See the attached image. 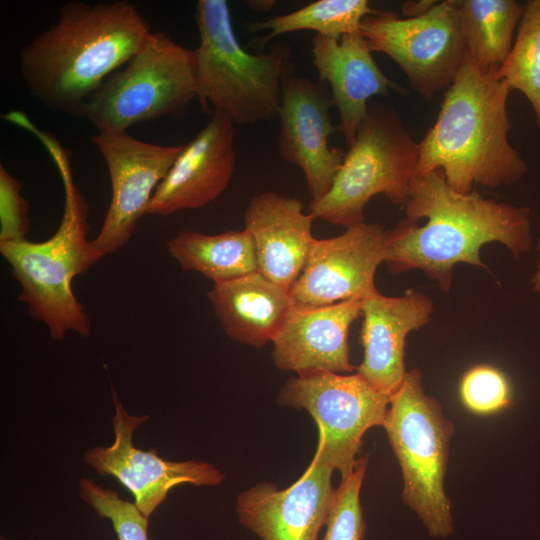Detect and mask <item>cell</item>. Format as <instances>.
<instances>
[{
	"label": "cell",
	"instance_id": "cell-17",
	"mask_svg": "<svg viewBox=\"0 0 540 540\" xmlns=\"http://www.w3.org/2000/svg\"><path fill=\"white\" fill-rule=\"evenodd\" d=\"M361 304L363 360L356 373L391 396L407 374L406 338L430 321L434 304L428 296L414 289L398 297L386 296L376 289L361 300Z\"/></svg>",
	"mask_w": 540,
	"mask_h": 540
},
{
	"label": "cell",
	"instance_id": "cell-23",
	"mask_svg": "<svg viewBox=\"0 0 540 540\" xmlns=\"http://www.w3.org/2000/svg\"><path fill=\"white\" fill-rule=\"evenodd\" d=\"M523 10L516 0H461L466 51L479 67L497 71L506 61Z\"/></svg>",
	"mask_w": 540,
	"mask_h": 540
},
{
	"label": "cell",
	"instance_id": "cell-2",
	"mask_svg": "<svg viewBox=\"0 0 540 540\" xmlns=\"http://www.w3.org/2000/svg\"><path fill=\"white\" fill-rule=\"evenodd\" d=\"M150 34L149 22L130 1H69L21 48V77L45 108L81 117L87 100Z\"/></svg>",
	"mask_w": 540,
	"mask_h": 540
},
{
	"label": "cell",
	"instance_id": "cell-1",
	"mask_svg": "<svg viewBox=\"0 0 540 540\" xmlns=\"http://www.w3.org/2000/svg\"><path fill=\"white\" fill-rule=\"evenodd\" d=\"M404 211L387 231L384 263L394 274L420 270L446 293L455 265L487 268L480 257L487 243H501L516 259L531 249L529 208L456 192L440 169L414 177Z\"/></svg>",
	"mask_w": 540,
	"mask_h": 540
},
{
	"label": "cell",
	"instance_id": "cell-3",
	"mask_svg": "<svg viewBox=\"0 0 540 540\" xmlns=\"http://www.w3.org/2000/svg\"><path fill=\"white\" fill-rule=\"evenodd\" d=\"M496 72L479 67L466 51L436 121L418 142L415 176L440 169L453 190L469 194L475 184L494 189L527 173L525 160L508 139L512 90Z\"/></svg>",
	"mask_w": 540,
	"mask_h": 540
},
{
	"label": "cell",
	"instance_id": "cell-8",
	"mask_svg": "<svg viewBox=\"0 0 540 540\" xmlns=\"http://www.w3.org/2000/svg\"><path fill=\"white\" fill-rule=\"evenodd\" d=\"M194 100V50L164 32H151L143 46L87 100L81 117L98 132L126 131L138 123L179 115Z\"/></svg>",
	"mask_w": 540,
	"mask_h": 540
},
{
	"label": "cell",
	"instance_id": "cell-11",
	"mask_svg": "<svg viewBox=\"0 0 540 540\" xmlns=\"http://www.w3.org/2000/svg\"><path fill=\"white\" fill-rule=\"evenodd\" d=\"M103 157L111 181L112 196L93 246L102 255L116 252L132 237L140 217L164 179L183 145L147 143L126 131L98 132L91 137Z\"/></svg>",
	"mask_w": 540,
	"mask_h": 540
},
{
	"label": "cell",
	"instance_id": "cell-10",
	"mask_svg": "<svg viewBox=\"0 0 540 540\" xmlns=\"http://www.w3.org/2000/svg\"><path fill=\"white\" fill-rule=\"evenodd\" d=\"M460 4L437 1L426 14L411 18L374 10L362 20L360 31L372 52L394 60L411 87L429 100L453 83L464 60Z\"/></svg>",
	"mask_w": 540,
	"mask_h": 540
},
{
	"label": "cell",
	"instance_id": "cell-28",
	"mask_svg": "<svg viewBox=\"0 0 540 540\" xmlns=\"http://www.w3.org/2000/svg\"><path fill=\"white\" fill-rule=\"evenodd\" d=\"M460 396L465 407L476 414H492L511 403L509 383L498 369L475 366L465 373L460 383Z\"/></svg>",
	"mask_w": 540,
	"mask_h": 540
},
{
	"label": "cell",
	"instance_id": "cell-9",
	"mask_svg": "<svg viewBox=\"0 0 540 540\" xmlns=\"http://www.w3.org/2000/svg\"><path fill=\"white\" fill-rule=\"evenodd\" d=\"M277 401L313 417L319 430L314 458L345 478L356 466L365 432L382 426L390 396L358 373L315 371L290 378Z\"/></svg>",
	"mask_w": 540,
	"mask_h": 540
},
{
	"label": "cell",
	"instance_id": "cell-5",
	"mask_svg": "<svg viewBox=\"0 0 540 540\" xmlns=\"http://www.w3.org/2000/svg\"><path fill=\"white\" fill-rule=\"evenodd\" d=\"M199 45L194 49L197 100L204 110L251 125L278 115L291 52L279 43L270 51L249 53L237 39L225 0L195 5Z\"/></svg>",
	"mask_w": 540,
	"mask_h": 540
},
{
	"label": "cell",
	"instance_id": "cell-18",
	"mask_svg": "<svg viewBox=\"0 0 540 540\" xmlns=\"http://www.w3.org/2000/svg\"><path fill=\"white\" fill-rule=\"evenodd\" d=\"M362 315L361 300L324 306L295 304L273 339L272 360L276 368L298 375L325 371L351 373L348 336Z\"/></svg>",
	"mask_w": 540,
	"mask_h": 540
},
{
	"label": "cell",
	"instance_id": "cell-14",
	"mask_svg": "<svg viewBox=\"0 0 540 540\" xmlns=\"http://www.w3.org/2000/svg\"><path fill=\"white\" fill-rule=\"evenodd\" d=\"M332 106L320 83L292 74L284 79L278 149L285 161L302 170L312 200L330 190L345 157L342 149L329 145L336 131L329 114Z\"/></svg>",
	"mask_w": 540,
	"mask_h": 540
},
{
	"label": "cell",
	"instance_id": "cell-16",
	"mask_svg": "<svg viewBox=\"0 0 540 540\" xmlns=\"http://www.w3.org/2000/svg\"><path fill=\"white\" fill-rule=\"evenodd\" d=\"M235 124L214 112L206 126L183 145L157 186L145 215L168 216L206 206L229 185L236 164Z\"/></svg>",
	"mask_w": 540,
	"mask_h": 540
},
{
	"label": "cell",
	"instance_id": "cell-20",
	"mask_svg": "<svg viewBox=\"0 0 540 540\" xmlns=\"http://www.w3.org/2000/svg\"><path fill=\"white\" fill-rule=\"evenodd\" d=\"M314 219L297 198L274 192L254 196L245 211L244 228L254 243L258 272L290 291L315 238Z\"/></svg>",
	"mask_w": 540,
	"mask_h": 540
},
{
	"label": "cell",
	"instance_id": "cell-24",
	"mask_svg": "<svg viewBox=\"0 0 540 540\" xmlns=\"http://www.w3.org/2000/svg\"><path fill=\"white\" fill-rule=\"evenodd\" d=\"M373 11L366 0H317L290 13L252 23L250 31L268 30L260 42L263 44L282 34L302 30L340 38L359 32L362 20Z\"/></svg>",
	"mask_w": 540,
	"mask_h": 540
},
{
	"label": "cell",
	"instance_id": "cell-6",
	"mask_svg": "<svg viewBox=\"0 0 540 540\" xmlns=\"http://www.w3.org/2000/svg\"><path fill=\"white\" fill-rule=\"evenodd\" d=\"M419 145L389 105L369 102L357 135L330 190L310 203V214L349 228L364 221V209L383 194L405 206L416 175Z\"/></svg>",
	"mask_w": 540,
	"mask_h": 540
},
{
	"label": "cell",
	"instance_id": "cell-30",
	"mask_svg": "<svg viewBox=\"0 0 540 540\" xmlns=\"http://www.w3.org/2000/svg\"><path fill=\"white\" fill-rule=\"evenodd\" d=\"M437 1L433 0H419V1H407L402 6L403 14L408 17H418L426 14Z\"/></svg>",
	"mask_w": 540,
	"mask_h": 540
},
{
	"label": "cell",
	"instance_id": "cell-33",
	"mask_svg": "<svg viewBox=\"0 0 540 540\" xmlns=\"http://www.w3.org/2000/svg\"><path fill=\"white\" fill-rule=\"evenodd\" d=\"M0 540H4V539H3L2 537H1V539H0Z\"/></svg>",
	"mask_w": 540,
	"mask_h": 540
},
{
	"label": "cell",
	"instance_id": "cell-26",
	"mask_svg": "<svg viewBox=\"0 0 540 540\" xmlns=\"http://www.w3.org/2000/svg\"><path fill=\"white\" fill-rule=\"evenodd\" d=\"M367 457L358 458L354 470L341 478L326 522L322 540H362L366 524L360 503V491L366 473Z\"/></svg>",
	"mask_w": 540,
	"mask_h": 540
},
{
	"label": "cell",
	"instance_id": "cell-29",
	"mask_svg": "<svg viewBox=\"0 0 540 540\" xmlns=\"http://www.w3.org/2000/svg\"><path fill=\"white\" fill-rule=\"evenodd\" d=\"M21 190L20 181L0 165V243L27 239L29 204Z\"/></svg>",
	"mask_w": 540,
	"mask_h": 540
},
{
	"label": "cell",
	"instance_id": "cell-15",
	"mask_svg": "<svg viewBox=\"0 0 540 540\" xmlns=\"http://www.w3.org/2000/svg\"><path fill=\"white\" fill-rule=\"evenodd\" d=\"M333 469L313 458L291 486L261 482L237 497L240 523L262 540H318L332 507Z\"/></svg>",
	"mask_w": 540,
	"mask_h": 540
},
{
	"label": "cell",
	"instance_id": "cell-21",
	"mask_svg": "<svg viewBox=\"0 0 540 540\" xmlns=\"http://www.w3.org/2000/svg\"><path fill=\"white\" fill-rule=\"evenodd\" d=\"M207 295L226 335L254 347L273 341L294 305L288 289L258 271L214 283Z\"/></svg>",
	"mask_w": 540,
	"mask_h": 540
},
{
	"label": "cell",
	"instance_id": "cell-4",
	"mask_svg": "<svg viewBox=\"0 0 540 540\" xmlns=\"http://www.w3.org/2000/svg\"><path fill=\"white\" fill-rule=\"evenodd\" d=\"M37 136L56 164L64 186V210L56 232L43 242L27 239L0 243V252L21 287L19 301L35 320L43 322L53 340L68 332L91 333V322L72 291L73 279L103 256L89 241L88 205L73 182L68 151L36 126Z\"/></svg>",
	"mask_w": 540,
	"mask_h": 540
},
{
	"label": "cell",
	"instance_id": "cell-22",
	"mask_svg": "<svg viewBox=\"0 0 540 540\" xmlns=\"http://www.w3.org/2000/svg\"><path fill=\"white\" fill-rule=\"evenodd\" d=\"M167 248L183 270L198 272L214 283L258 271L254 243L245 228L212 235L181 229Z\"/></svg>",
	"mask_w": 540,
	"mask_h": 540
},
{
	"label": "cell",
	"instance_id": "cell-32",
	"mask_svg": "<svg viewBox=\"0 0 540 540\" xmlns=\"http://www.w3.org/2000/svg\"><path fill=\"white\" fill-rule=\"evenodd\" d=\"M247 3L255 11L263 12V11L270 10L273 7L275 2L271 0H265V1L259 0V1H248Z\"/></svg>",
	"mask_w": 540,
	"mask_h": 540
},
{
	"label": "cell",
	"instance_id": "cell-25",
	"mask_svg": "<svg viewBox=\"0 0 540 540\" xmlns=\"http://www.w3.org/2000/svg\"><path fill=\"white\" fill-rule=\"evenodd\" d=\"M496 75L526 97L540 127V0L524 4L512 49Z\"/></svg>",
	"mask_w": 540,
	"mask_h": 540
},
{
	"label": "cell",
	"instance_id": "cell-7",
	"mask_svg": "<svg viewBox=\"0 0 540 540\" xmlns=\"http://www.w3.org/2000/svg\"><path fill=\"white\" fill-rule=\"evenodd\" d=\"M382 426L402 471L404 503L431 536L448 537L454 528L444 479L454 426L425 393L418 369L407 371L391 394Z\"/></svg>",
	"mask_w": 540,
	"mask_h": 540
},
{
	"label": "cell",
	"instance_id": "cell-31",
	"mask_svg": "<svg viewBox=\"0 0 540 540\" xmlns=\"http://www.w3.org/2000/svg\"><path fill=\"white\" fill-rule=\"evenodd\" d=\"M536 249L538 251V259H537L535 271L531 278V284H532L533 291L540 297V238L537 242Z\"/></svg>",
	"mask_w": 540,
	"mask_h": 540
},
{
	"label": "cell",
	"instance_id": "cell-13",
	"mask_svg": "<svg viewBox=\"0 0 540 540\" xmlns=\"http://www.w3.org/2000/svg\"><path fill=\"white\" fill-rule=\"evenodd\" d=\"M387 231L380 224L363 222L334 237L314 238L290 289L294 303L324 306L363 300L376 290L375 273L384 263Z\"/></svg>",
	"mask_w": 540,
	"mask_h": 540
},
{
	"label": "cell",
	"instance_id": "cell-12",
	"mask_svg": "<svg viewBox=\"0 0 540 540\" xmlns=\"http://www.w3.org/2000/svg\"><path fill=\"white\" fill-rule=\"evenodd\" d=\"M112 398L114 441L109 446L87 450L84 461L98 474L115 477L133 495L135 505L145 517L149 518L179 484L216 486L223 481V473L210 463L167 461L154 448L144 451L135 447L133 434L148 416L130 415L114 388Z\"/></svg>",
	"mask_w": 540,
	"mask_h": 540
},
{
	"label": "cell",
	"instance_id": "cell-19",
	"mask_svg": "<svg viewBox=\"0 0 540 540\" xmlns=\"http://www.w3.org/2000/svg\"><path fill=\"white\" fill-rule=\"evenodd\" d=\"M312 55L319 81L330 86L339 112V129L348 147L355 140L371 97L388 95L390 90L406 93L382 72L361 31L340 38L316 34L312 38Z\"/></svg>",
	"mask_w": 540,
	"mask_h": 540
},
{
	"label": "cell",
	"instance_id": "cell-27",
	"mask_svg": "<svg viewBox=\"0 0 540 540\" xmlns=\"http://www.w3.org/2000/svg\"><path fill=\"white\" fill-rule=\"evenodd\" d=\"M79 494L99 516L111 521L118 540H148L149 518L135 503L121 499L117 492L86 477L80 480Z\"/></svg>",
	"mask_w": 540,
	"mask_h": 540
}]
</instances>
